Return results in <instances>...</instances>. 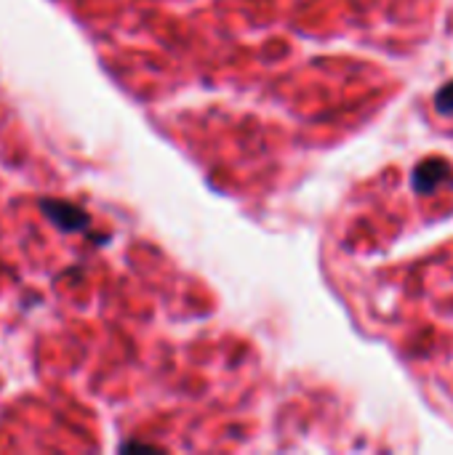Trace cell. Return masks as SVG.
I'll return each mask as SVG.
<instances>
[{
    "label": "cell",
    "mask_w": 453,
    "mask_h": 455,
    "mask_svg": "<svg viewBox=\"0 0 453 455\" xmlns=\"http://www.w3.org/2000/svg\"><path fill=\"white\" fill-rule=\"evenodd\" d=\"M40 211L48 216V221L51 224H56L61 232H80V229H85L88 227V213L80 208V205H75V203H67V200H51V197H45V200H40Z\"/></svg>",
    "instance_id": "obj_1"
},
{
    "label": "cell",
    "mask_w": 453,
    "mask_h": 455,
    "mask_svg": "<svg viewBox=\"0 0 453 455\" xmlns=\"http://www.w3.org/2000/svg\"><path fill=\"white\" fill-rule=\"evenodd\" d=\"M446 176H449V165L443 160H427L414 171V187L419 192H433Z\"/></svg>",
    "instance_id": "obj_2"
},
{
    "label": "cell",
    "mask_w": 453,
    "mask_h": 455,
    "mask_svg": "<svg viewBox=\"0 0 453 455\" xmlns=\"http://www.w3.org/2000/svg\"><path fill=\"white\" fill-rule=\"evenodd\" d=\"M435 107H438V112L453 115V83L441 88V93H438V99H435Z\"/></svg>",
    "instance_id": "obj_3"
}]
</instances>
